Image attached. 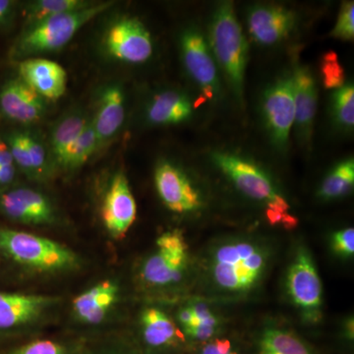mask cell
<instances>
[{"instance_id": "1", "label": "cell", "mask_w": 354, "mask_h": 354, "mask_svg": "<svg viewBox=\"0 0 354 354\" xmlns=\"http://www.w3.org/2000/svg\"><path fill=\"white\" fill-rule=\"evenodd\" d=\"M113 6V2L91 4L86 8L32 23L16 44L15 55L26 59L62 50L83 26Z\"/></svg>"}, {"instance_id": "2", "label": "cell", "mask_w": 354, "mask_h": 354, "mask_svg": "<svg viewBox=\"0 0 354 354\" xmlns=\"http://www.w3.org/2000/svg\"><path fill=\"white\" fill-rule=\"evenodd\" d=\"M267 265L264 249L249 241L223 244L212 258L216 285L230 291H246L256 285Z\"/></svg>"}, {"instance_id": "3", "label": "cell", "mask_w": 354, "mask_h": 354, "mask_svg": "<svg viewBox=\"0 0 354 354\" xmlns=\"http://www.w3.org/2000/svg\"><path fill=\"white\" fill-rule=\"evenodd\" d=\"M211 39L216 60L225 71L235 95L241 101L245 76L247 43L232 2H223L214 14Z\"/></svg>"}, {"instance_id": "4", "label": "cell", "mask_w": 354, "mask_h": 354, "mask_svg": "<svg viewBox=\"0 0 354 354\" xmlns=\"http://www.w3.org/2000/svg\"><path fill=\"white\" fill-rule=\"evenodd\" d=\"M0 252L39 271H65L78 264L76 254L67 247L38 235L7 228H0Z\"/></svg>"}, {"instance_id": "5", "label": "cell", "mask_w": 354, "mask_h": 354, "mask_svg": "<svg viewBox=\"0 0 354 354\" xmlns=\"http://www.w3.org/2000/svg\"><path fill=\"white\" fill-rule=\"evenodd\" d=\"M157 247V251L144 263L142 278L156 288L178 283L188 263L187 246L183 235L177 232H165L158 237Z\"/></svg>"}, {"instance_id": "6", "label": "cell", "mask_w": 354, "mask_h": 354, "mask_svg": "<svg viewBox=\"0 0 354 354\" xmlns=\"http://www.w3.org/2000/svg\"><path fill=\"white\" fill-rule=\"evenodd\" d=\"M104 46L111 57L127 64H143L153 55L150 32L137 18L114 21L106 31Z\"/></svg>"}, {"instance_id": "7", "label": "cell", "mask_w": 354, "mask_h": 354, "mask_svg": "<svg viewBox=\"0 0 354 354\" xmlns=\"http://www.w3.org/2000/svg\"><path fill=\"white\" fill-rule=\"evenodd\" d=\"M263 111L272 142L279 149L286 148L291 128L295 123V104L292 78L279 79L266 91Z\"/></svg>"}, {"instance_id": "8", "label": "cell", "mask_w": 354, "mask_h": 354, "mask_svg": "<svg viewBox=\"0 0 354 354\" xmlns=\"http://www.w3.org/2000/svg\"><path fill=\"white\" fill-rule=\"evenodd\" d=\"M288 290L293 304L310 319L317 318L322 305V285L308 251L300 248L288 274Z\"/></svg>"}, {"instance_id": "9", "label": "cell", "mask_w": 354, "mask_h": 354, "mask_svg": "<svg viewBox=\"0 0 354 354\" xmlns=\"http://www.w3.org/2000/svg\"><path fill=\"white\" fill-rule=\"evenodd\" d=\"M213 160L241 192L253 199L268 203L277 196L271 179L253 162L228 153H215Z\"/></svg>"}, {"instance_id": "10", "label": "cell", "mask_w": 354, "mask_h": 354, "mask_svg": "<svg viewBox=\"0 0 354 354\" xmlns=\"http://www.w3.org/2000/svg\"><path fill=\"white\" fill-rule=\"evenodd\" d=\"M137 216V205L127 177L118 172L109 184L102 208L104 227L115 239L127 234Z\"/></svg>"}, {"instance_id": "11", "label": "cell", "mask_w": 354, "mask_h": 354, "mask_svg": "<svg viewBox=\"0 0 354 354\" xmlns=\"http://www.w3.org/2000/svg\"><path fill=\"white\" fill-rule=\"evenodd\" d=\"M155 183L162 201L176 213H189L201 206L199 193L189 179L169 162L158 164L155 171Z\"/></svg>"}, {"instance_id": "12", "label": "cell", "mask_w": 354, "mask_h": 354, "mask_svg": "<svg viewBox=\"0 0 354 354\" xmlns=\"http://www.w3.org/2000/svg\"><path fill=\"white\" fill-rule=\"evenodd\" d=\"M0 209L8 218L26 225H50L57 218L50 200L29 188H17L2 194Z\"/></svg>"}, {"instance_id": "13", "label": "cell", "mask_w": 354, "mask_h": 354, "mask_svg": "<svg viewBox=\"0 0 354 354\" xmlns=\"http://www.w3.org/2000/svg\"><path fill=\"white\" fill-rule=\"evenodd\" d=\"M181 48L188 73L201 88L207 99H213L218 90L216 64L204 37L195 30L183 34Z\"/></svg>"}, {"instance_id": "14", "label": "cell", "mask_w": 354, "mask_h": 354, "mask_svg": "<svg viewBox=\"0 0 354 354\" xmlns=\"http://www.w3.org/2000/svg\"><path fill=\"white\" fill-rule=\"evenodd\" d=\"M21 80L43 99H60L66 92L67 74L57 62L46 58H26L19 65Z\"/></svg>"}, {"instance_id": "15", "label": "cell", "mask_w": 354, "mask_h": 354, "mask_svg": "<svg viewBox=\"0 0 354 354\" xmlns=\"http://www.w3.org/2000/svg\"><path fill=\"white\" fill-rule=\"evenodd\" d=\"M297 16L279 6H257L249 12V31L261 44H274L286 39L295 28Z\"/></svg>"}, {"instance_id": "16", "label": "cell", "mask_w": 354, "mask_h": 354, "mask_svg": "<svg viewBox=\"0 0 354 354\" xmlns=\"http://www.w3.org/2000/svg\"><path fill=\"white\" fill-rule=\"evenodd\" d=\"M0 109L9 120L29 124L43 118V97L21 79L9 81L0 91Z\"/></svg>"}, {"instance_id": "17", "label": "cell", "mask_w": 354, "mask_h": 354, "mask_svg": "<svg viewBox=\"0 0 354 354\" xmlns=\"http://www.w3.org/2000/svg\"><path fill=\"white\" fill-rule=\"evenodd\" d=\"M53 299L43 295L0 292V330H10L37 320Z\"/></svg>"}, {"instance_id": "18", "label": "cell", "mask_w": 354, "mask_h": 354, "mask_svg": "<svg viewBox=\"0 0 354 354\" xmlns=\"http://www.w3.org/2000/svg\"><path fill=\"white\" fill-rule=\"evenodd\" d=\"M291 78L295 95V125L300 138L308 141L313 130L317 111L315 80L304 65H297Z\"/></svg>"}, {"instance_id": "19", "label": "cell", "mask_w": 354, "mask_h": 354, "mask_svg": "<svg viewBox=\"0 0 354 354\" xmlns=\"http://www.w3.org/2000/svg\"><path fill=\"white\" fill-rule=\"evenodd\" d=\"M118 297L116 283L111 281H102L74 299V313L81 322L97 325L104 320Z\"/></svg>"}, {"instance_id": "20", "label": "cell", "mask_w": 354, "mask_h": 354, "mask_svg": "<svg viewBox=\"0 0 354 354\" xmlns=\"http://www.w3.org/2000/svg\"><path fill=\"white\" fill-rule=\"evenodd\" d=\"M124 101L120 86L111 85L102 91L97 114L92 120L100 146L113 138L122 127L125 116Z\"/></svg>"}, {"instance_id": "21", "label": "cell", "mask_w": 354, "mask_h": 354, "mask_svg": "<svg viewBox=\"0 0 354 354\" xmlns=\"http://www.w3.org/2000/svg\"><path fill=\"white\" fill-rule=\"evenodd\" d=\"M192 102L176 91H165L155 95L147 109V118L153 124H178L192 115Z\"/></svg>"}, {"instance_id": "22", "label": "cell", "mask_w": 354, "mask_h": 354, "mask_svg": "<svg viewBox=\"0 0 354 354\" xmlns=\"http://www.w3.org/2000/svg\"><path fill=\"white\" fill-rule=\"evenodd\" d=\"M87 123L84 114L74 111L66 114L55 125L51 134V152L55 162L64 169L76 140Z\"/></svg>"}, {"instance_id": "23", "label": "cell", "mask_w": 354, "mask_h": 354, "mask_svg": "<svg viewBox=\"0 0 354 354\" xmlns=\"http://www.w3.org/2000/svg\"><path fill=\"white\" fill-rule=\"evenodd\" d=\"M141 323L144 339L152 348L171 346L179 337L174 324L160 310L146 309L142 314Z\"/></svg>"}, {"instance_id": "24", "label": "cell", "mask_w": 354, "mask_h": 354, "mask_svg": "<svg viewBox=\"0 0 354 354\" xmlns=\"http://www.w3.org/2000/svg\"><path fill=\"white\" fill-rule=\"evenodd\" d=\"M259 354H312L306 344L286 330H265L260 341Z\"/></svg>"}, {"instance_id": "25", "label": "cell", "mask_w": 354, "mask_h": 354, "mask_svg": "<svg viewBox=\"0 0 354 354\" xmlns=\"http://www.w3.org/2000/svg\"><path fill=\"white\" fill-rule=\"evenodd\" d=\"M354 162L353 158L341 162L324 179L319 196L325 200L344 196L353 187Z\"/></svg>"}, {"instance_id": "26", "label": "cell", "mask_w": 354, "mask_h": 354, "mask_svg": "<svg viewBox=\"0 0 354 354\" xmlns=\"http://www.w3.org/2000/svg\"><path fill=\"white\" fill-rule=\"evenodd\" d=\"M99 146V138H97V133L93 127L92 121H88L70 152L64 169L73 171V169L82 167L88 162V158L94 155Z\"/></svg>"}, {"instance_id": "27", "label": "cell", "mask_w": 354, "mask_h": 354, "mask_svg": "<svg viewBox=\"0 0 354 354\" xmlns=\"http://www.w3.org/2000/svg\"><path fill=\"white\" fill-rule=\"evenodd\" d=\"M90 2L83 0H39L30 6V17L32 23L43 20L58 14L72 12L90 6Z\"/></svg>"}, {"instance_id": "28", "label": "cell", "mask_w": 354, "mask_h": 354, "mask_svg": "<svg viewBox=\"0 0 354 354\" xmlns=\"http://www.w3.org/2000/svg\"><path fill=\"white\" fill-rule=\"evenodd\" d=\"M335 115L337 122L344 127L354 125V88L353 84L337 88L334 95Z\"/></svg>"}, {"instance_id": "29", "label": "cell", "mask_w": 354, "mask_h": 354, "mask_svg": "<svg viewBox=\"0 0 354 354\" xmlns=\"http://www.w3.org/2000/svg\"><path fill=\"white\" fill-rule=\"evenodd\" d=\"M321 73L324 87L327 88H342L344 85V70L335 51H328L321 59Z\"/></svg>"}, {"instance_id": "30", "label": "cell", "mask_w": 354, "mask_h": 354, "mask_svg": "<svg viewBox=\"0 0 354 354\" xmlns=\"http://www.w3.org/2000/svg\"><path fill=\"white\" fill-rule=\"evenodd\" d=\"M9 149L12 155L14 162L24 169L29 176L34 177L29 146H28V133H14L9 137Z\"/></svg>"}, {"instance_id": "31", "label": "cell", "mask_w": 354, "mask_h": 354, "mask_svg": "<svg viewBox=\"0 0 354 354\" xmlns=\"http://www.w3.org/2000/svg\"><path fill=\"white\" fill-rule=\"evenodd\" d=\"M332 36L342 41H353L354 38V4L353 1L342 4L337 24Z\"/></svg>"}, {"instance_id": "32", "label": "cell", "mask_w": 354, "mask_h": 354, "mask_svg": "<svg viewBox=\"0 0 354 354\" xmlns=\"http://www.w3.org/2000/svg\"><path fill=\"white\" fill-rule=\"evenodd\" d=\"M12 354H70L64 344L50 339H39L25 344Z\"/></svg>"}, {"instance_id": "33", "label": "cell", "mask_w": 354, "mask_h": 354, "mask_svg": "<svg viewBox=\"0 0 354 354\" xmlns=\"http://www.w3.org/2000/svg\"><path fill=\"white\" fill-rule=\"evenodd\" d=\"M28 146L31 157L34 177L44 176L46 169V153L38 139L28 134Z\"/></svg>"}, {"instance_id": "34", "label": "cell", "mask_w": 354, "mask_h": 354, "mask_svg": "<svg viewBox=\"0 0 354 354\" xmlns=\"http://www.w3.org/2000/svg\"><path fill=\"white\" fill-rule=\"evenodd\" d=\"M333 248L335 252L342 257H351L354 253V230L346 228L335 232L333 236Z\"/></svg>"}, {"instance_id": "35", "label": "cell", "mask_w": 354, "mask_h": 354, "mask_svg": "<svg viewBox=\"0 0 354 354\" xmlns=\"http://www.w3.org/2000/svg\"><path fill=\"white\" fill-rule=\"evenodd\" d=\"M184 330L188 337L193 339H197V341H206L216 332V329L209 327L188 328V329Z\"/></svg>"}, {"instance_id": "36", "label": "cell", "mask_w": 354, "mask_h": 354, "mask_svg": "<svg viewBox=\"0 0 354 354\" xmlns=\"http://www.w3.org/2000/svg\"><path fill=\"white\" fill-rule=\"evenodd\" d=\"M14 176H15V165L0 167V186L10 183Z\"/></svg>"}, {"instance_id": "37", "label": "cell", "mask_w": 354, "mask_h": 354, "mask_svg": "<svg viewBox=\"0 0 354 354\" xmlns=\"http://www.w3.org/2000/svg\"><path fill=\"white\" fill-rule=\"evenodd\" d=\"M11 165H14V160L10 149L4 142L0 141V167Z\"/></svg>"}, {"instance_id": "38", "label": "cell", "mask_w": 354, "mask_h": 354, "mask_svg": "<svg viewBox=\"0 0 354 354\" xmlns=\"http://www.w3.org/2000/svg\"><path fill=\"white\" fill-rule=\"evenodd\" d=\"M178 320L181 325L183 326V328L189 327L191 323L194 320V314H193L190 306L184 307V308L180 309L178 313Z\"/></svg>"}, {"instance_id": "39", "label": "cell", "mask_w": 354, "mask_h": 354, "mask_svg": "<svg viewBox=\"0 0 354 354\" xmlns=\"http://www.w3.org/2000/svg\"><path fill=\"white\" fill-rule=\"evenodd\" d=\"M12 6V2L8 0H0V22L6 19L7 16L11 12Z\"/></svg>"}, {"instance_id": "40", "label": "cell", "mask_w": 354, "mask_h": 354, "mask_svg": "<svg viewBox=\"0 0 354 354\" xmlns=\"http://www.w3.org/2000/svg\"><path fill=\"white\" fill-rule=\"evenodd\" d=\"M283 215L285 214H279L278 212L272 211L271 209H267V218L271 225H277L279 221H281Z\"/></svg>"}, {"instance_id": "41", "label": "cell", "mask_w": 354, "mask_h": 354, "mask_svg": "<svg viewBox=\"0 0 354 354\" xmlns=\"http://www.w3.org/2000/svg\"><path fill=\"white\" fill-rule=\"evenodd\" d=\"M201 354H236L234 351L230 353H225L223 351H221L220 349L216 348L215 342H212V344H207L204 348H203Z\"/></svg>"}, {"instance_id": "42", "label": "cell", "mask_w": 354, "mask_h": 354, "mask_svg": "<svg viewBox=\"0 0 354 354\" xmlns=\"http://www.w3.org/2000/svg\"><path fill=\"white\" fill-rule=\"evenodd\" d=\"M353 321V319H351V321H349V322L348 323V326H346V329H348V337H351V339H353V324H351Z\"/></svg>"}, {"instance_id": "43", "label": "cell", "mask_w": 354, "mask_h": 354, "mask_svg": "<svg viewBox=\"0 0 354 354\" xmlns=\"http://www.w3.org/2000/svg\"><path fill=\"white\" fill-rule=\"evenodd\" d=\"M95 354H122L118 353V351H111V349H109V351H101V353H95Z\"/></svg>"}]
</instances>
